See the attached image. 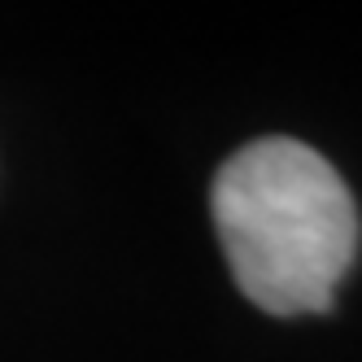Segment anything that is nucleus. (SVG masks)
<instances>
[{"label":"nucleus","mask_w":362,"mask_h":362,"mask_svg":"<svg viewBox=\"0 0 362 362\" xmlns=\"http://www.w3.org/2000/svg\"><path fill=\"white\" fill-rule=\"evenodd\" d=\"M240 293L267 315H323L358 253V205L327 158L288 136L231 153L210 192Z\"/></svg>","instance_id":"1"}]
</instances>
